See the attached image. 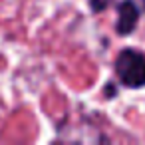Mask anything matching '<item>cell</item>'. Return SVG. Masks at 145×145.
Wrapping results in <instances>:
<instances>
[{
  "mask_svg": "<svg viewBox=\"0 0 145 145\" xmlns=\"http://www.w3.org/2000/svg\"><path fill=\"white\" fill-rule=\"evenodd\" d=\"M115 76L123 88H145V54L137 48H123L115 58Z\"/></svg>",
  "mask_w": 145,
  "mask_h": 145,
  "instance_id": "cell-1",
  "label": "cell"
},
{
  "mask_svg": "<svg viewBox=\"0 0 145 145\" xmlns=\"http://www.w3.org/2000/svg\"><path fill=\"white\" fill-rule=\"evenodd\" d=\"M139 16L141 10L133 0H123L117 4V24H115V32L119 36H129L131 32H135L137 24H139Z\"/></svg>",
  "mask_w": 145,
  "mask_h": 145,
  "instance_id": "cell-2",
  "label": "cell"
},
{
  "mask_svg": "<svg viewBox=\"0 0 145 145\" xmlns=\"http://www.w3.org/2000/svg\"><path fill=\"white\" fill-rule=\"evenodd\" d=\"M113 0H88V4L91 8V12H103L111 6Z\"/></svg>",
  "mask_w": 145,
  "mask_h": 145,
  "instance_id": "cell-3",
  "label": "cell"
},
{
  "mask_svg": "<svg viewBox=\"0 0 145 145\" xmlns=\"http://www.w3.org/2000/svg\"><path fill=\"white\" fill-rule=\"evenodd\" d=\"M143 8H145V0H143Z\"/></svg>",
  "mask_w": 145,
  "mask_h": 145,
  "instance_id": "cell-4",
  "label": "cell"
}]
</instances>
